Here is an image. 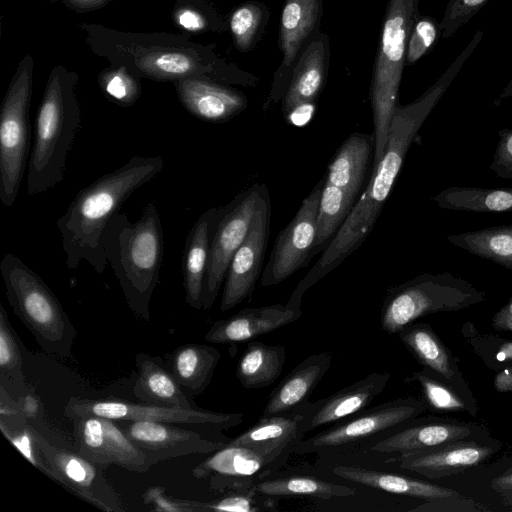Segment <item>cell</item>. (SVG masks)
I'll use <instances>...</instances> for the list:
<instances>
[{
	"label": "cell",
	"mask_w": 512,
	"mask_h": 512,
	"mask_svg": "<svg viewBox=\"0 0 512 512\" xmlns=\"http://www.w3.org/2000/svg\"><path fill=\"white\" fill-rule=\"evenodd\" d=\"M482 40L475 33L438 80L412 103L397 104L383 157L372 167V176L353 209L321 257L292 292L288 304L301 307L305 292L351 255L373 229L419 129L440 101L467 59Z\"/></svg>",
	"instance_id": "1"
},
{
	"label": "cell",
	"mask_w": 512,
	"mask_h": 512,
	"mask_svg": "<svg viewBox=\"0 0 512 512\" xmlns=\"http://www.w3.org/2000/svg\"><path fill=\"white\" fill-rule=\"evenodd\" d=\"M80 29L91 52L113 67H126L140 79L173 82L207 77L221 83H242L241 72L188 35L127 32L92 23H82Z\"/></svg>",
	"instance_id": "2"
},
{
	"label": "cell",
	"mask_w": 512,
	"mask_h": 512,
	"mask_svg": "<svg viewBox=\"0 0 512 512\" xmlns=\"http://www.w3.org/2000/svg\"><path fill=\"white\" fill-rule=\"evenodd\" d=\"M161 156L134 155L124 165L80 190L66 212L57 220L68 269L82 261L101 274L108 263L103 233L124 202L163 168Z\"/></svg>",
	"instance_id": "3"
},
{
	"label": "cell",
	"mask_w": 512,
	"mask_h": 512,
	"mask_svg": "<svg viewBox=\"0 0 512 512\" xmlns=\"http://www.w3.org/2000/svg\"><path fill=\"white\" fill-rule=\"evenodd\" d=\"M102 242L128 307L138 318L149 321L164 254L163 229L154 203L145 205L136 222L119 211L108 222Z\"/></svg>",
	"instance_id": "4"
},
{
	"label": "cell",
	"mask_w": 512,
	"mask_h": 512,
	"mask_svg": "<svg viewBox=\"0 0 512 512\" xmlns=\"http://www.w3.org/2000/svg\"><path fill=\"white\" fill-rule=\"evenodd\" d=\"M79 76L63 65L50 71L39 104L28 162L27 193H43L64 179L66 161L81 127L75 88Z\"/></svg>",
	"instance_id": "5"
},
{
	"label": "cell",
	"mask_w": 512,
	"mask_h": 512,
	"mask_svg": "<svg viewBox=\"0 0 512 512\" xmlns=\"http://www.w3.org/2000/svg\"><path fill=\"white\" fill-rule=\"evenodd\" d=\"M0 273L9 305L38 345L47 354L69 357L77 332L46 282L13 253L3 256Z\"/></svg>",
	"instance_id": "6"
},
{
	"label": "cell",
	"mask_w": 512,
	"mask_h": 512,
	"mask_svg": "<svg viewBox=\"0 0 512 512\" xmlns=\"http://www.w3.org/2000/svg\"><path fill=\"white\" fill-rule=\"evenodd\" d=\"M419 0H389L371 81L374 152L372 167L383 157L406 62L410 31L419 17Z\"/></svg>",
	"instance_id": "7"
},
{
	"label": "cell",
	"mask_w": 512,
	"mask_h": 512,
	"mask_svg": "<svg viewBox=\"0 0 512 512\" xmlns=\"http://www.w3.org/2000/svg\"><path fill=\"white\" fill-rule=\"evenodd\" d=\"M485 299L483 291L451 273H423L387 290L380 325L397 334L422 316L458 311Z\"/></svg>",
	"instance_id": "8"
},
{
	"label": "cell",
	"mask_w": 512,
	"mask_h": 512,
	"mask_svg": "<svg viewBox=\"0 0 512 512\" xmlns=\"http://www.w3.org/2000/svg\"><path fill=\"white\" fill-rule=\"evenodd\" d=\"M373 152L372 134L354 132L331 159L318 209L317 252L336 234L357 202Z\"/></svg>",
	"instance_id": "9"
},
{
	"label": "cell",
	"mask_w": 512,
	"mask_h": 512,
	"mask_svg": "<svg viewBox=\"0 0 512 512\" xmlns=\"http://www.w3.org/2000/svg\"><path fill=\"white\" fill-rule=\"evenodd\" d=\"M34 59L24 56L18 63L0 110V201L11 207L18 196L28 164Z\"/></svg>",
	"instance_id": "10"
},
{
	"label": "cell",
	"mask_w": 512,
	"mask_h": 512,
	"mask_svg": "<svg viewBox=\"0 0 512 512\" xmlns=\"http://www.w3.org/2000/svg\"><path fill=\"white\" fill-rule=\"evenodd\" d=\"M69 419L84 416H100L118 421H154L220 433L240 425L243 413H223L197 409H180L146 403H134L124 399H89L70 397L64 406Z\"/></svg>",
	"instance_id": "11"
},
{
	"label": "cell",
	"mask_w": 512,
	"mask_h": 512,
	"mask_svg": "<svg viewBox=\"0 0 512 512\" xmlns=\"http://www.w3.org/2000/svg\"><path fill=\"white\" fill-rule=\"evenodd\" d=\"M293 452L295 448L285 444L227 442L197 464L192 475L207 479L214 491L247 488L283 466Z\"/></svg>",
	"instance_id": "12"
},
{
	"label": "cell",
	"mask_w": 512,
	"mask_h": 512,
	"mask_svg": "<svg viewBox=\"0 0 512 512\" xmlns=\"http://www.w3.org/2000/svg\"><path fill=\"white\" fill-rule=\"evenodd\" d=\"M33 430L53 481L98 509L106 512L125 510L120 496L105 477L107 466L92 462L76 450L57 447L34 427Z\"/></svg>",
	"instance_id": "13"
},
{
	"label": "cell",
	"mask_w": 512,
	"mask_h": 512,
	"mask_svg": "<svg viewBox=\"0 0 512 512\" xmlns=\"http://www.w3.org/2000/svg\"><path fill=\"white\" fill-rule=\"evenodd\" d=\"M424 410V402L411 397L384 402L303 439L295 453L323 452L356 444L404 424Z\"/></svg>",
	"instance_id": "14"
},
{
	"label": "cell",
	"mask_w": 512,
	"mask_h": 512,
	"mask_svg": "<svg viewBox=\"0 0 512 512\" xmlns=\"http://www.w3.org/2000/svg\"><path fill=\"white\" fill-rule=\"evenodd\" d=\"M267 187L254 183L225 206L216 228L205 277L203 309H210L225 281L230 262L246 238L259 201Z\"/></svg>",
	"instance_id": "15"
},
{
	"label": "cell",
	"mask_w": 512,
	"mask_h": 512,
	"mask_svg": "<svg viewBox=\"0 0 512 512\" xmlns=\"http://www.w3.org/2000/svg\"><path fill=\"white\" fill-rule=\"evenodd\" d=\"M324 179L302 201L292 220L278 234L260 284L277 285L300 268L305 267L317 253V218Z\"/></svg>",
	"instance_id": "16"
},
{
	"label": "cell",
	"mask_w": 512,
	"mask_h": 512,
	"mask_svg": "<svg viewBox=\"0 0 512 512\" xmlns=\"http://www.w3.org/2000/svg\"><path fill=\"white\" fill-rule=\"evenodd\" d=\"M75 450L94 463L145 473L154 464L130 439L119 421L100 416L72 419Z\"/></svg>",
	"instance_id": "17"
},
{
	"label": "cell",
	"mask_w": 512,
	"mask_h": 512,
	"mask_svg": "<svg viewBox=\"0 0 512 512\" xmlns=\"http://www.w3.org/2000/svg\"><path fill=\"white\" fill-rule=\"evenodd\" d=\"M270 219L271 204L266 189L254 213L249 232L228 267L220 302L222 312L234 308L253 293L264 269Z\"/></svg>",
	"instance_id": "18"
},
{
	"label": "cell",
	"mask_w": 512,
	"mask_h": 512,
	"mask_svg": "<svg viewBox=\"0 0 512 512\" xmlns=\"http://www.w3.org/2000/svg\"><path fill=\"white\" fill-rule=\"evenodd\" d=\"M118 421V420H117ZM130 439L155 465L191 454H211L229 439L213 438L210 431L154 421H119Z\"/></svg>",
	"instance_id": "19"
},
{
	"label": "cell",
	"mask_w": 512,
	"mask_h": 512,
	"mask_svg": "<svg viewBox=\"0 0 512 512\" xmlns=\"http://www.w3.org/2000/svg\"><path fill=\"white\" fill-rule=\"evenodd\" d=\"M322 0H285L280 20L282 66L275 74L272 90L264 103L268 110L283 97L298 55L307 39L315 32L321 15Z\"/></svg>",
	"instance_id": "20"
},
{
	"label": "cell",
	"mask_w": 512,
	"mask_h": 512,
	"mask_svg": "<svg viewBox=\"0 0 512 512\" xmlns=\"http://www.w3.org/2000/svg\"><path fill=\"white\" fill-rule=\"evenodd\" d=\"M494 452L490 446L459 440L423 450L401 453L396 459L402 470L429 479H440L478 466Z\"/></svg>",
	"instance_id": "21"
},
{
	"label": "cell",
	"mask_w": 512,
	"mask_h": 512,
	"mask_svg": "<svg viewBox=\"0 0 512 512\" xmlns=\"http://www.w3.org/2000/svg\"><path fill=\"white\" fill-rule=\"evenodd\" d=\"M172 83L183 107L203 121L226 122L248 104L243 93L212 78L187 77Z\"/></svg>",
	"instance_id": "22"
},
{
	"label": "cell",
	"mask_w": 512,
	"mask_h": 512,
	"mask_svg": "<svg viewBox=\"0 0 512 512\" xmlns=\"http://www.w3.org/2000/svg\"><path fill=\"white\" fill-rule=\"evenodd\" d=\"M329 44L324 34H319L299 56L282 97V113L285 117L307 113L314 107L327 75Z\"/></svg>",
	"instance_id": "23"
},
{
	"label": "cell",
	"mask_w": 512,
	"mask_h": 512,
	"mask_svg": "<svg viewBox=\"0 0 512 512\" xmlns=\"http://www.w3.org/2000/svg\"><path fill=\"white\" fill-rule=\"evenodd\" d=\"M301 315V308H294L288 304L248 307L226 319L215 321L204 339L212 344L250 341L295 322Z\"/></svg>",
	"instance_id": "24"
},
{
	"label": "cell",
	"mask_w": 512,
	"mask_h": 512,
	"mask_svg": "<svg viewBox=\"0 0 512 512\" xmlns=\"http://www.w3.org/2000/svg\"><path fill=\"white\" fill-rule=\"evenodd\" d=\"M225 206L212 207L200 215L191 228L182 257L185 301L193 309H203V291L212 240Z\"/></svg>",
	"instance_id": "25"
},
{
	"label": "cell",
	"mask_w": 512,
	"mask_h": 512,
	"mask_svg": "<svg viewBox=\"0 0 512 512\" xmlns=\"http://www.w3.org/2000/svg\"><path fill=\"white\" fill-rule=\"evenodd\" d=\"M388 372H375L345 386L315 403L309 431L338 423L365 409L383 392L390 380Z\"/></svg>",
	"instance_id": "26"
},
{
	"label": "cell",
	"mask_w": 512,
	"mask_h": 512,
	"mask_svg": "<svg viewBox=\"0 0 512 512\" xmlns=\"http://www.w3.org/2000/svg\"><path fill=\"white\" fill-rule=\"evenodd\" d=\"M332 364L329 352L314 353L300 362L269 395L262 417L292 410L306 401Z\"/></svg>",
	"instance_id": "27"
},
{
	"label": "cell",
	"mask_w": 512,
	"mask_h": 512,
	"mask_svg": "<svg viewBox=\"0 0 512 512\" xmlns=\"http://www.w3.org/2000/svg\"><path fill=\"white\" fill-rule=\"evenodd\" d=\"M135 362L138 377L133 394L142 403L180 409L200 408L184 393L171 371L149 354L138 353Z\"/></svg>",
	"instance_id": "28"
},
{
	"label": "cell",
	"mask_w": 512,
	"mask_h": 512,
	"mask_svg": "<svg viewBox=\"0 0 512 512\" xmlns=\"http://www.w3.org/2000/svg\"><path fill=\"white\" fill-rule=\"evenodd\" d=\"M315 408L314 402L306 401L287 412L262 417L250 428L228 442L233 444L278 443L295 449L310 432L309 422Z\"/></svg>",
	"instance_id": "29"
},
{
	"label": "cell",
	"mask_w": 512,
	"mask_h": 512,
	"mask_svg": "<svg viewBox=\"0 0 512 512\" xmlns=\"http://www.w3.org/2000/svg\"><path fill=\"white\" fill-rule=\"evenodd\" d=\"M333 473L344 480L359 485L426 501L461 496L451 488L407 476L357 466L337 465L334 467Z\"/></svg>",
	"instance_id": "30"
},
{
	"label": "cell",
	"mask_w": 512,
	"mask_h": 512,
	"mask_svg": "<svg viewBox=\"0 0 512 512\" xmlns=\"http://www.w3.org/2000/svg\"><path fill=\"white\" fill-rule=\"evenodd\" d=\"M220 357V352L213 346L185 344L170 354L169 370L184 393L193 398L209 386Z\"/></svg>",
	"instance_id": "31"
},
{
	"label": "cell",
	"mask_w": 512,
	"mask_h": 512,
	"mask_svg": "<svg viewBox=\"0 0 512 512\" xmlns=\"http://www.w3.org/2000/svg\"><path fill=\"white\" fill-rule=\"evenodd\" d=\"M472 433V429L466 425L453 423L421 424L402 429L380 439L371 445L370 450L382 454H401L465 440Z\"/></svg>",
	"instance_id": "32"
},
{
	"label": "cell",
	"mask_w": 512,
	"mask_h": 512,
	"mask_svg": "<svg viewBox=\"0 0 512 512\" xmlns=\"http://www.w3.org/2000/svg\"><path fill=\"white\" fill-rule=\"evenodd\" d=\"M397 335L425 368L440 375L455 388L457 386L462 391L466 388L449 352L430 326L410 324Z\"/></svg>",
	"instance_id": "33"
},
{
	"label": "cell",
	"mask_w": 512,
	"mask_h": 512,
	"mask_svg": "<svg viewBox=\"0 0 512 512\" xmlns=\"http://www.w3.org/2000/svg\"><path fill=\"white\" fill-rule=\"evenodd\" d=\"M285 361L284 346L249 342L237 364V379L245 389L267 387L280 376Z\"/></svg>",
	"instance_id": "34"
},
{
	"label": "cell",
	"mask_w": 512,
	"mask_h": 512,
	"mask_svg": "<svg viewBox=\"0 0 512 512\" xmlns=\"http://www.w3.org/2000/svg\"><path fill=\"white\" fill-rule=\"evenodd\" d=\"M432 200L442 209L464 212H512V188L455 186L442 190Z\"/></svg>",
	"instance_id": "35"
},
{
	"label": "cell",
	"mask_w": 512,
	"mask_h": 512,
	"mask_svg": "<svg viewBox=\"0 0 512 512\" xmlns=\"http://www.w3.org/2000/svg\"><path fill=\"white\" fill-rule=\"evenodd\" d=\"M447 240L473 255L512 270V224L450 234Z\"/></svg>",
	"instance_id": "36"
},
{
	"label": "cell",
	"mask_w": 512,
	"mask_h": 512,
	"mask_svg": "<svg viewBox=\"0 0 512 512\" xmlns=\"http://www.w3.org/2000/svg\"><path fill=\"white\" fill-rule=\"evenodd\" d=\"M255 492L269 497L345 498L356 494L350 486L332 483L313 476H287L257 482Z\"/></svg>",
	"instance_id": "37"
},
{
	"label": "cell",
	"mask_w": 512,
	"mask_h": 512,
	"mask_svg": "<svg viewBox=\"0 0 512 512\" xmlns=\"http://www.w3.org/2000/svg\"><path fill=\"white\" fill-rule=\"evenodd\" d=\"M0 385L15 399H18L27 388L17 335L2 303H0Z\"/></svg>",
	"instance_id": "38"
},
{
	"label": "cell",
	"mask_w": 512,
	"mask_h": 512,
	"mask_svg": "<svg viewBox=\"0 0 512 512\" xmlns=\"http://www.w3.org/2000/svg\"><path fill=\"white\" fill-rule=\"evenodd\" d=\"M267 18V8L258 2H247L235 8L228 25L236 49L242 52L252 49Z\"/></svg>",
	"instance_id": "39"
},
{
	"label": "cell",
	"mask_w": 512,
	"mask_h": 512,
	"mask_svg": "<svg viewBox=\"0 0 512 512\" xmlns=\"http://www.w3.org/2000/svg\"><path fill=\"white\" fill-rule=\"evenodd\" d=\"M97 83L110 101L125 108L134 105L142 93L140 78L124 66L105 68L98 74Z\"/></svg>",
	"instance_id": "40"
},
{
	"label": "cell",
	"mask_w": 512,
	"mask_h": 512,
	"mask_svg": "<svg viewBox=\"0 0 512 512\" xmlns=\"http://www.w3.org/2000/svg\"><path fill=\"white\" fill-rule=\"evenodd\" d=\"M172 19L175 26L193 34L218 31L224 27L220 16L204 1L177 0Z\"/></svg>",
	"instance_id": "41"
},
{
	"label": "cell",
	"mask_w": 512,
	"mask_h": 512,
	"mask_svg": "<svg viewBox=\"0 0 512 512\" xmlns=\"http://www.w3.org/2000/svg\"><path fill=\"white\" fill-rule=\"evenodd\" d=\"M409 380L417 381L430 407L440 411H468L474 413L459 394L447 384L431 376L430 370L425 369L411 375Z\"/></svg>",
	"instance_id": "42"
},
{
	"label": "cell",
	"mask_w": 512,
	"mask_h": 512,
	"mask_svg": "<svg viewBox=\"0 0 512 512\" xmlns=\"http://www.w3.org/2000/svg\"><path fill=\"white\" fill-rule=\"evenodd\" d=\"M441 34V26L436 19L429 16H419L408 37L405 64L413 65L429 53Z\"/></svg>",
	"instance_id": "43"
},
{
	"label": "cell",
	"mask_w": 512,
	"mask_h": 512,
	"mask_svg": "<svg viewBox=\"0 0 512 512\" xmlns=\"http://www.w3.org/2000/svg\"><path fill=\"white\" fill-rule=\"evenodd\" d=\"M0 429L2 434L31 464L51 479V471L41 457L34 430L30 424L12 428L0 422Z\"/></svg>",
	"instance_id": "44"
},
{
	"label": "cell",
	"mask_w": 512,
	"mask_h": 512,
	"mask_svg": "<svg viewBox=\"0 0 512 512\" xmlns=\"http://www.w3.org/2000/svg\"><path fill=\"white\" fill-rule=\"evenodd\" d=\"M490 0H448L443 19L440 23L442 36H453Z\"/></svg>",
	"instance_id": "45"
},
{
	"label": "cell",
	"mask_w": 512,
	"mask_h": 512,
	"mask_svg": "<svg viewBox=\"0 0 512 512\" xmlns=\"http://www.w3.org/2000/svg\"><path fill=\"white\" fill-rule=\"evenodd\" d=\"M150 509L157 512H197L194 500L175 498L165 493L163 486H151L142 495Z\"/></svg>",
	"instance_id": "46"
},
{
	"label": "cell",
	"mask_w": 512,
	"mask_h": 512,
	"mask_svg": "<svg viewBox=\"0 0 512 512\" xmlns=\"http://www.w3.org/2000/svg\"><path fill=\"white\" fill-rule=\"evenodd\" d=\"M197 512L226 511V512H257L261 510L252 497L244 493H231L209 502L195 501Z\"/></svg>",
	"instance_id": "47"
},
{
	"label": "cell",
	"mask_w": 512,
	"mask_h": 512,
	"mask_svg": "<svg viewBox=\"0 0 512 512\" xmlns=\"http://www.w3.org/2000/svg\"><path fill=\"white\" fill-rule=\"evenodd\" d=\"M498 136L499 140L489 168L499 178L512 179V129H501Z\"/></svg>",
	"instance_id": "48"
},
{
	"label": "cell",
	"mask_w": 512,
	"mask_h": 512,
	"mask_svg": "<svg viewBox=\"0 0 512 512\" xmlns=\"http://www.w3.org/2000/svg\"><path fill=\"white\" fill-rule=\"evenodd\" d=\"M481 511L485 510L474 500L460 497H450L437 500H430L413 508L412 511Z\"/></svg>",
	"instance_id": "49"
},
{
	"label": "cell",
	"mask_w": 512,
	"mask_h": 512,
	"mask_svg": "<svg viewBox=\"0 0 512 512\" xmlns=\"http://www.w3.org/2000/svg\"><path fill=\"white\" fill-rule=\"evenodd\" d=\"M0 422L12 427L26 425L27 419L24 416L17 399H15L3 386L0 385Z\"/></svg>",
	"instance_id": "50"
},
{
	"label": "cell",
	"mask_w": 512,
	"mask_h": 512,
	"mask_svg": "<svg viewBox=\"0 0 512 512\" xmlns=\"http://www.w3.org/2000/svg\"><path fill=\"white\" fill-rule=\"evenodd\" d=\"M17 401L27 422L40 420L43 413V406L40 397L35 393L33 388L27 386Z\"/></svg>",
	"instance_id": "51"
},
{
	"label": "cell",
	"mask_w": 512,
	"mask_h": 512,
	"mask_svg": "<svg viewBox=\"0 0 512 512\" xmlns=\"http://www.w3.org/2000/svg\"><path fill=\"white\" fill-rule=\"evenodd\" d=\"M490 487L500 496L503 503L512 507V472H504L490 482Z\"/></svg>",
	"instance_id": "52"
},
{
	"label": "cell",
	"mask_w": 512,
	"mask_h": 512,
	"mask_svg": "<svg viewBox=\"0 0 512 512\" xmlns=\"http://www.w3.org/2000/svg\"><path fill=\"white\" fill-rule=\"evenodd\" d=\"M114 0H62L63 4L76 13H85L104 8Z\"/></svg>",
	"instance_id": "53"
},
{
	"label": "cell",
	"mask_w": 512,
	"mask_h": 512,
	"mask_svg": "<svg viewBox=\"0 0 512 512\" xmlns=\"http://www.w3.org/2000/svg\"><path fill=\"white\" fill-rule=\"evenodd\" d=\"M492 324L497 330L512 331V298L495 314Z\"/></svg>",
	"instance_id": "54"
},
{
	"label": "cell",
	"mask_w": 512,
	"mask_h": 512,
	"mask_svg": "<svg viewBox=\"0 0 512 512\" xmlns=\"http://www.w3.org/2000/svg\"><path fill=\"white\" fill-rule=\"evenodd\" d=\"M494 384L499 392L512 391V369H505L498 373Z\"/></svg>",
	"instance_id": "55"
},
{
	"label": "cell",
	"mask_w": 512,
	"mask_h": 512,
	"mask_svg": "<svg viewBox=\"0 0 512 512\" xmlns=\"http://www.w3.org/2000/svg\"><path fill=\"white\" fill-rule=\"evenodd\" d=\"M509 97H512V79L507 83L502 92L493 101V106H499L504 100H506Z\"/></svg>",
	"instance_id": "56"
},
{
	"label": "cell",
	"mask_w": 512,
	"mask_h": 512,
	"mask_svg": "<svg viewBox=\"0 0 512 512\" xmlns=\"http://www.w3.org/2000/svg\"><path fill=\"white\" fill-rule=\"evenodd\" d=\"M506 472H512V466L506 470Z\"/></svg>",
	"instance_id": "57"
},
{
	"label": "cell",
	"mask_w": 512,
	"mask_h": 512,
	"mask_svg": "<svg viewBox=\"0 0 512 512\" xmlns=\"http://www.w3.org/2000/svg\"><path fill=\"white\" fill-rule=\"evenodd\" d=\"M47 1L54 3V2H57L59 0H47Z\"/></svg>",
	"instance_id": "58"
},
{
	"label": "cell",
	"mask_w": 512,
	"mask_h": 512,
	"mask_svg": "<svg viewBox=\"0 0 512 512\" xmlns=\"http://www.w3.org/2000/svg\"><path fill=\"white\" fill-rule=\"evenodd\" d=\"M189 1H204V0H189Z\"/></svg>",
	"instance_id": "59"
}]
</instances>
